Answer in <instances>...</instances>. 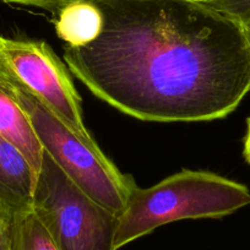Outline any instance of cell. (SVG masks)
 Segmentation results:
<instances>
[{"label": "cell", "mask_w": 250, "mask_h": 250, "mask_svg": "<svg viewBox=\"0 0 250 250\" xmlns=\"http://www.w3.org/2000/svg\"><path fill=\"white\" fill-rule=\"evenodd\" d=\"M100 31L66 45L69 70L112 107L145 122H206L250 92L244 26L198 0H92Z\"/></svg>", "instance_id": "1"}, {"label": "cell", "mask_w": 250, "mask_h": 250, "mask_svg": "<svg viewBox=\"0 0 250 250\" xmlns=\"http://www.w3.org/2000/svg\"><path fill=\"white\" fill-rule=\"evenodd\" d=\"M249 204L245 185L206 170L183 169L146 189L136 185L118 216L114 250L161 226L189 218H220Z\"/></svg>", "instance_id": "2"}, {"label": "cell", "mask_w": 250, "mask_h": 250, "mask_svg": "<svg viewBox=\"0 0 250 250\" xmlns=\"http://www.w3.org/2000/svg\"><path fill=\"white\" fill-rule=\"evenodd\" d=\"M0 74L27 114L43 151L91 199L119 216L136 187L133 178L123 174L101 148L76 135L16 78L1 55Z\"/></svg>", "instance_id": "3"}, {"label": "cell", "mask_w": 250, "mask_h": 250, "mask_svg": "<svg viewBox=\"0 0 250 250\" xmlns=\"http://www.w3.org/2000/svg\"><path fill=\"white\" fill-rule=\"evenodd\" d=\"M32 208L58 250H114L118 215L91 199L44 151Z\"/></svg>", "instance_id": "4"}, {"label": "cell", "mask_w": 250, "mask_h": 250, "mask_svg": "<svg viewBox=\"0 0 250 250\" xmlns=\"http://www.w3.org/2000/svg\"><path fill=\"white\" fill-rule=\"evenodd\" d=\"M0 55L16 78L91 147L100 148L83 123L79 93L65 65L43 41L4 40Z\"/></svg>", "instance_id": "5"}, {"label": "cell", "mask_w": 250, "mask_h": 250, "mask_svg": "<svg viewBox=\"0 0 250 250\" xmlns=\"http://www.w3.org/2000/svg\"><path fill=\"white\" fill-rule=\"evenodd\" d=\"M37 173L16 146L0 135V220L32 210Z\"/></svg>", "instance_id": "6"}, {"label": "cell", "mask_w": 250, "mask_h": 250, "mask_svg": "<svg viewBox=\"0 0 250 250\" xmlns=\"http://www.w3.org/2000/svg\"><path fill=\"white\" fill-rule=\"evenodd\" d=\"M0 135L25 156L36 173L42 165L43 148L27 114L0 74Z\"/></svg>", "instance_id": "7"}, {"label": "cell", "mask_w": 250, "mask_h": 250, "mask_svg": "<svg viewBox=\"0 0 250 250\" xmlns=\"http://www.w3.org/2000/svg\"><path fill=\"white\" fill-rule=\"evenodd\" d=\"M101 14L92 0H78L58 10L55 31L66 45L85 44L100 31Z\"/></svg>", "instance_id": "8"}, {"label": "cell", "mask_w": 250, "mask_h": 250, "mask_svg": "<svg viewBox=\"0 0 250 250\" xmlns=\"http://www.w3.org/2000/svg\"><path fill=\"white\" fill-rule=\"evenodd\" d=\"M4 227L6 250H58L33 208L16 215Z\"/></svg>", "instance_id": "9"}, {"label": "cell", "mask_w": 250, "mask_h": 250, "mask_svg": "<svg viewBox=\"0 0 250 250\" xmlns=\"http://www.w3.org/2000/svg\"><path fill=\"white\" fill-rule=\"evenodd\" d=\"M198 1L242 25L250 22V0H198Z\"/></svg>", "instance_id": "10"}, {"label": "cell", "mask_w": 250, "mask_h": 250, "mask_svg": "<svg viewBox=\"0 0 250 250\" xmlns=\"http://www.w3.org/2000/svg\"><path fill=\"white\" fill-rule=\"evenodd\" d=\"M3 1L21 4V5L37 6V8L47 9V10L58 11L62 6L68 5V4L73 3V1H78V0H3Z\"/></svg>", "instance_id": "11"}, {"label": "cell", "mask_w": 250, "mask_h": 250, "mask_svg": "<svg viewBox=\"0 0 250 250\" xmlns=\"http://www.w3.org/2000/svg\"><path fill=\"white\" fill-rule=\"evenodd\" d=\"M243 155H244L245 161L250 163V118L247 120V133H245V138H244Z\"/></svg>", "instance_id": "12"}, {"label": "cell", "mask_w": 250, "mask_h": 250, "mask_svg": "<svg viewBox=\"0 0 250 250\" xmlns=\"http://www.w3.org/2000/svg\"><path fill=\"white\" fill-rule=\"evenodd\" d=\"M0 250H6V234L5 227L0 220Z\"/></svg>", "instance_id": "13"}, {"label": "cell", "mask_w": 250, "mask_h": 250, "mask_svg": "<svg viewBox=\"0 0 250 250\" xmlns=\"http://www.w3.org/2000/svg\"><path fill=\"white\" fill-rule=\"evenodd\" d=\"M244 30H245V33H247V37H248V41H249V44H250V22H247L244 23Z\"/></svg>", "instance_id": "14"}, {"label": "cell", "mask_w": 250, "mask_h": 250, "mask_svg": "<svg viewBox=\"0 0 250 250\" xmlns=\"http://www.w3.org/2000/svg\"><path fill=\"white\" fill-rule=\"evenodd\" d=\"M4 40H5V38L1 37V36H0V49H1V47H3V44H4Z\"/></svg>", "instance_id": "15"}]
</instances>
